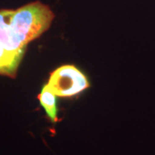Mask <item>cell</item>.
Listing matches in <instances>:
<instances>
[{"label":"cell","mask_w":155,"mask_h":155,"mask_svg":"<svg viewBox=\"0 0 155 155\" xmlns=\"http://www.w3.org/2000/svg\"><path fill=\"white\" fill-rule=\"evenodd\" d=\"M14 10H0V74L11 78L17 76V69L28 44L11 25Z\"/></svg>","instance_id":"cell-1"},{"label":"cell","mask_w":155,"mask_h":155,"mask_svg":"<svg viewBox=\"0 0 155 155\" xmlns=\"http://www.w3.org/2000/svg\"><path fill=\"white\" fill-rule=\"evenodd\" d=\"M54 17L49 6L35 1L14 10L11 22L16 32L28 44L49 28Z\"/></svg>","instance_id":"cell-2"},{"label":"cell","mask_w":155,"mask_h":155,"mask_svg":"<svg viewBox=\"0 0 155 155\" xmlns=\"http://www.w3.org/2000/svg\"><path fill=\"white\" fill-rule=\"evenodd\" d=\"M60 97H71L90 87L86 76L73 65H64L51 72L46 84Z\"/></svg>","instance_id":"cell-3"},{"label":"cell","mask_w":155,"mask_h":155,"mask_svg":"<svg viewBox=\"0 0 155 155\" xmlns=\"http://www.w3.org/2000/svg\"><path fill=\"white\" fill-rule=\"evenodd\" d=\"M56 97L57 96L47 84L43 86L41 93L38 95L39 102L52 122H58V108Z\"/></svg>","instance_id":"cell-4"}]
</instances>
